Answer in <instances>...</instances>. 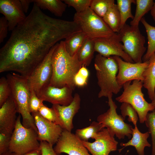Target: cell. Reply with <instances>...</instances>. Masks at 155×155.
<instances>
[{
    "instance_id": "obj_30",
    "label": "cell",
    "mask_w": 155,
    "mask_h": 155,
    "mask_svg": "<svg viewBox=\"0 0 155 155\" xmlns=\"http://www.w3.org/2000/svg\"><path fill=\"white\" fill-rule=\"evenodd\" d=\"M115 2L114 0H92L90 7L97 15L102 18Z\"/></svg>"
},
{
    "instance_id": "obj_11",
    "label": "cell",
    "mask_w": 155,
    "mask_h": 155,
    "mask_svg": "<svg viewBox=\"0 0 155 155\" xmlns=\"http://www.w3.org/2000/svg\"><path fill=\"white\" fill-rule=\"evenodd\" d=\"M94 40L95 52L98 54L106 57L117 56L125 61L134 63L124 51L117 33L108 37L95 39Z\"/></svg>"
},
{
    "instance_id": "obj_1",
    "label": "cell",
    "mask_w": 155,
    "mask_h": 155,
    "mask_svg": "<svg viewBox=\"0 0 155 155\" xmlns=\"http://www.w3.org/2000/svg\"><path fill=\"white\" fill-rule=\"evenodd\" d=\"M80 31L74 21L49 16L34 3L0 50V72L13 71L28 78L59 41Z\"/></svg>"
},
{
    "instance_id": "obj_31",
    "label": "cell",
    "mask_w": 155,
    "mask_h": 155,
    "mask_svg": "<svg viewBox=\"0 0 155 155\" xmlns=\"http://www.w3.org/2000/svg\"><path fill=\"white\" fill-rule=\"evenodd\" d=\"M120 109L121 115L124 120L125 117L128 116V121L131 122L134 126H137L138 120V114L134 108L130 104L127 102H123L121 104Z\"/></svg>"
},
{
    "instance_id": "obj_34",
    "label": "cell",
    "mask_w": 155,
    "mask_h": 155,
    "mask_svg": "<svg viewBox=\"0 0 155 155\" xmlns=\"http://www.w3.org/2000/svg\"><path fill=\"white\" fill-rule=\"evenodd\" d=\"M69 6L73 7L76 13H79L84 11L90 6L92 0H62Z\"/></svg>"
},
{
    "instance_id": "obj_13",
    "label": "cell",
    "mask_w": 155,
    "mask_h": 155,
    "mask_svg": "<svg viewBox=\"0 0 155 155\" xmlns=\"http://www.w3.org/2000/svg\"><path fill=\"white\" fill-rule=\"evenodd\" d=\"M53 149L58 154L65 153L68 155H91L75 134L64 129Z\"/></svg>"
},
{
    "instance_id": "obj_10",
    "label": "cell",
    "mask_w": 155,
    "mask_h": 155,
    "mask_svg": "<svg viewBox=\"0 0 155 155\" xmlns=\"http://www.w3.org/2000/svg\"><path fill=\"white\" fill-rule=\"evenodd\" d=\"M58 43L51 49L43 61L27 78L30 88L33 89L38 96L49 85L52 75V57Z\"/></svg>"
},
{
    "instance_id": "obj_37",
    "label": "cell",
    "mask_w": 155,
    "mask_h": 155,
    "mask_svg": "<svg viewBox=\"0 0 155 155\" xmlns=\"http://www.w3.org/2000/svg\"><path fill=\"white\" fill-rule=\"evenodd\" d=\"M11 134L0 130V154L9 150Z\"/></svg>"
},
{
    "instance_id": "obj_17",
    "label": "cell",
    "mask_w": 155,
    "mask_h": 155,
    "mask_svg": "<svg viewBox=\"0 0 155 155\" xmlns=\"http://www.w3.org/2000/svg\"><path fill=\"white\" fill-rule=\"evenodd\" d=\"M73 90L68 86L59 88L49 85L42 90L38 97L53 105L67 106L73 100L72 94Z\"/></svg>"
},
{
    "instance_id": "obj_9",
    "label": "cell",
    "mask_w": 155,
    "mask_h": 155,
    "mask_svg": "<svg viewBox=\"0 0 155 155\" xmlns=\"http://www.w3.org/2000/svg\"><path fill=\"white\" fill-rule=\"evenodd\" d=\"M112 96L110 95L108 97L109 108L97 117V121L106 128L111 135H115L119 139H123L125 136L130 139L132 137L133 128L125 123L121 115L117 113V106L113 101Z\"/></svg>"
},
{
    "instance_id": "obj_44",
    "label": "cell",
    "mask_w": 155,
    "mask_h": 155,
    "mask_svg": "<svg viewBox=\"0 0 155 155\" xmlns=\"http://www.w3.org/2000/svg\"><path fill=\"white\" fill-rule=\"evenodd\" d=\"M0 155H17L14 152H12L9 150L6 152L0 154Z\"/></svg>"
},
{
    "instance_id": "obj_35",
    "label": "cell",
    "mask_w": 155,
    "mask_h": 155,
    "mask_svg": "<svg viewBox=\"0 0 155 155\" xmlns=\"http://www.w3.org/2000/svg\"><path fill=\"white\" fill-rule=\"evenodd\" d=\"M39 114L45 119L60 125L59 120L52 107L49 108L43 104L38 111Z\"/></svg>"
},
{
    "instance_id": "obj_23",
    "label": "cell",
    "mask_w": 155,
    "mask_h": 155,
    "mask_svg": "<svg viewBox=\"0 0 155 155\" xmlns=\"http://www.w3.org/2000/svg\"><path fill=\"white\" fill-rule=\"evenodd\" d=\"M41 9H47L58 17L62 16L65 11L67 5L62 0H32Z\"/></svg>"
},
{
    "instance_id": "obj_40",
    "label": "cell",
    "mask_w": 155,
    "mask_h": 155,
    "mask_svg": "<svg viewBox=\"0 0 155 155\" xmlns=\"http://www.w3.org/2000/svg\"><path fill=\"white\" fill-rule=\"evenodd\" d=\"M88 78V77L78 71L74 78V82L75 86L83 87L86 86L87 84Z\"/></svg>"
},
{
    "instance_id": "obj_38",
    "label": "cell",
    "mask_w": 155,
    "mask_h": 155,
    "mask_svg": "<svg viewBox=\"0 0 155 155\" xmlns=\"http://www.w3.org/2000/svg\"><path fill=\"white\" fill-rule=\"evenodd\" d=\"M53 146V145L46 142H40V148L41 155H62L56 153Z\"/></svg>"
},
{
    "instance_id": "obj_41",
    "label": "cell",
    "mask_w": 155,
    "mask_h": 155,
    "mask_svg": "<svg viewBox=\"0 0 155 155\" xmlns=\"http://www.w3.org/2000/svg\"><path fill=\"white\" fill-rule=\"evenodd\" d=\"M23 10L25 13H27L29 8L30 3L32 0H20Z\"/></svg>"
},
{
    "instance_id": "obj_15",
    "label": "cell",
    "mask_w": 155,
    "mask_h": 155,
    "mask_svg": "<svg viewBox=\"0 0 155 155\" xmlns=\"http://www.w3.org/2000/svg\"><path fill=\"white\" fill-rule=\"evenodd\" d=\"M105 128L99 132L93 142H82L91 155H109L117 150L118 142Z\"/></svg>"
},
{
    "instance_id": "obj_26",
    "label": "cell",
    "mask_w": 155,
    "mask_h": 155,
    "mask_svg": "<svg viewBox=\"0 0 155 155\" xmlns=\"http://www.w3.org/2000/svg\"><path fill=\"white\" fill-rule=\"evenodd\" d=\"M102 18L114 33H118L120 29L121 20L117 4L115 3L111 7Z\"/></svg>"
},
{
    "instance_id": "obj_3",
    "label": "cell",
    "mask_w": 155,
    "mask_h": 155,
    "mask_svg": "<svg viewBox=\"0 0 155 155\" xmlns=\"http://www.w3.org/2000/svg\"><path fill=\"white\" fill-rule=\"evenodd\" d=\"M6 78L11 88L10 96L15 104L17 113L22 118V124L26 128L33 129L37 132V129L29 108L30 88L27 78L14 72L8 74Z\"/></svg>"
},
{
    "instance_id": "obj_46",
    "label": "cell",
    "mask_w": 155,
    "mask_h": 155,
    "mask_svg": "<svg viewBox=\"0 0 155 155\" xmlns=\"http://www.w3.org/2000/svg\"><path fill=\"white\" fill-rule=\"evenodd\" d=\"M152 18H153V19L154 20V21H155V16L154 17H152Z\"/></svg>"
},
{
    "instance_id": "obj_6",
    "label": "cell",
    "mask_w": 155,
    "mask_h": 155,
    "mask_svg": "<svg viewBox=\"0 0 155 155\" xmlns=\"http://www.w3.org/2000/svg\"><path fill=\"white\" fill-rule=\"evenodd\" d=\"M73 19L82 31L92 39L108 37L115 33L90 7L81 13H75Z\"/></svg>"
},
{
    "instance_id": "obj_36",
    "label": "cell",
    "mask_w": 155,
    "mask_h": 155,
    "mask_svg": "<svg viewBox=\"0 0 155 155\" xmlns=\"http://www.w3.org/2000/svg\"><path fill=\"white\" fill-rule=\"evenodd\" d=\"M30 88V94L28 106L29 111L31 114L38 112L41 106L43 104L44 101L38 97L32 88Z\"/></svg>"
},
{
    "instance_id": "obj_21",
    "label": "cell",
    "mask_w": 155,
    "mask_h": 155,
    "mask_svg": "<svg viewBox=\"0 0 155 155\" xmlns=\"http://www.w3.org/2000/svg\"><path fill=\"white\" fill-rule=\"evenodd\" d=\"M148 61V65L143 75V86L147 90L151 100L155 94V53Z\"/></svg>"
},
{
    "instance_id": "obj_43",
    "label": "cell",
    "mask_w": 155,
    "mask_h": 155,
    "mask_svg": "<svg viewBox=\"0 0 155 155\" xmlns=\"http://www.w3.org/2000/svg\"><path fill=\"white\" fill-rule=\"evenodd\" d=\"M150 14L152 17L155 16V2L154 3L150 10Z\"/></svg>"
},
{
    "instance_id": "obj_19",
    "label": "cell",
    "mask_w": 155,
    "mask_h": 155,
    "mask_svg": "<svg viewBox=\"0 0 155 155\" xmlns=\"http://www.w3.org/2000/svg\"><path fill=\"white\" fill-rule=\"evenodd\" d=\"M17 113L15 104L10 96L0 107V130L12 133L17 120Z\"/></svg>"
},
{
    "instance_id": "obj_7",
    "label": "cell",
    "mask_w": 155,
    "mask_h": 155,
    "mask_svg": "<svg viewBox=\"0 0 155 155\" xmlns=\"http://www.w3.org/2000/svg\"><path fill=\"white\" fill-rule=\"evenodd\" d=\"M21 117L19 114L17 117L9 148V150L17 155H23L40 147L37 132L32 128L24 127L21 122Z\"/></svg>"
},
{
    "instance_id": "obj_12",
    "label": "cell",
    "mask_w": 155,
    "mask_h": 155,
    "mask_svg": "<svg viewBox=\"0 0 155 155\" xmlns=\"http://www.w3.org/2000/svg\"><path fill=\"white\" fill-rule=\"evenodd\" d=\"M113 57L118 65L117 79L120 86L123 87L126 82L134 80L143 82V75L148 65V61L141 63H131L123 60L119 56Z\"/></svg>"
},
{
    "instance_id": "obj_4",
    "label": "cell",
    "mask_w": 155,
    "mask_h": 155,
    "mask_svg": "<svg viewBox=\"0 0 155 155\" xmlns=\"http://www.w3.org/2000/svg\"><path fill=\"white\" fill-rule=\"evenodd\" d=\"M94 66L100 88L98 98L108 97L113 94H118L122 87L117 81L118 67L113 56L106 57L97 54L95 58Z\"/></svg>"
},
{
    "instance_id": "obj_14",
    "label": "cell",
    "mask_w": 155,
    "mask_h": 155,
    "mask_svg": "<svg viewBox=\"0 0 155 155\" xmlns=\"http://www.w3.org/2000/svg\"><path fill=\"white\" fill-rule=\"evenodd\" d=\"M37 130L39 141H46L53 146L57 142L63 130L59 125L43 118L38 112L31 113Z\"/></svg>"
},
{
    "instance_id": "obj_29",
    "label": "cell",
    "mask_w": 155,
    "mask_h": 155,
    "mask_svg": "<svg viewBox=\"0 0 155 155\" xmlns=\"http://www.w3.org/2000/svg\"><path fill=\"white\" fill-rule=\"evenodd\" d=\"M133 3H135L136 0H117V5L121 17L120 29L126 24L128 18H131L132 20L134 16L131 11V5Z\"/></svg>"
},
{
    "instance_id": "obj_32",
    "label": "cell",
    "mask_w": 155,
    "mask_h": 155,
    "mask_svg": "<svg viewBox=\"0 0 155 155\" xmlns=\"http://www.w3.org/2000/svg\"><path fill=\"white\" fill-rule=\"evenodd\" d=\"M145 122L151 137L152 155H155V109L148 113Z\"/></svg>"
},
{
    "instance_id": "obj_22",
    "label": "cell",
    "mask_w": 155,
    "mask_h": 155,
    "mask_svg": "<svg viewBox=\"0 0 155 155\" xmlns=\"http://www.w3.org/2000/svg\"><path fill=\"white\" fill-rule=\"evenodd\" d=\"M95 52L94 39L87 37L77 53L78 60L82 66L90 65Z\"/></svg>"
},
{
    "instance_id": "obj_45",
    "label": "cell",
    "mask_w": 155,
    "mask_h": 155,
    "mask_svg": "<svg viewBox=\"0 0 155 155\" xmlns=\"http://www.w3.org/2000/svg\"><path fill=\"white\" fill-rule=\"evenodd\" d=\"M151 101V104L153 106L155 107V94Z\"/></svg>"
},
{
    "instance_id": "obj_28",
    "label": "cell",
    "mask_w": 155,
    "mask_h": 155,
    "mask_svg": "<svg viewBox=\"0 0 155 155\" xmlns=\"http://www.w3.org/2000/svg\"><path fill=\"white\" fill-rule=\"evenodd\" d=\"M153 0H136L135 13L133 19L130 22V26H139V22L143 16L151 10L154 3Z\"/></svg>"
},
{
    "instance_id": "obj_39",
    "label": "cell",
    "mask_w": 155,
    "mask_h": 155,
    "mask_svg": "<svg viewBox=\"0 0 155 155\" xmlns=\"http://www.w3.org/2000/svg\"><path fill=\"white\" fill-rule=\"evenodd\" d=\"M8 29V22L4 17L0 18V43H2L6 37Z\"/></svg>"
},
{
    "instance_id": "obj_5",
    "label": "cell",
    "mask_w": 155,
    "mask_h": 155,
    "mask_svg": "<svg viewBox=\"0 0 155 155\" xmlns=\"http://www.w3.org/2000/svg\"><path fill=\"white\" fill-rule=\"evenodd\" d=\"M131 82L129 81L123 84L122 93L115 99L119 102L131 104L136 111L140 122L142 123L145 122L149 112L154 110L155 107L147 102L144 97L142 92L143 82L134 80Z\"/></svg>"
},
{
    "instance_id": "obj_8",
    "label": "cell",
    "mask_w": 155,
    "mask_h": 155,
    "mask_svg": "<svg viewBox=\"0 0 155 155\" xmlns=\"http://www.w3.org/2000/svg\"><path fill=\"white\" fill-rule=\"evenodd\" d=\"M117 34L126 53L134 63L142 62V58L146 50L144 46L145 39L141 33L139 26H129L126 24Z\"/></svg>"
},
{
    "instance_id": "obj_42",
    "label": "cell",
    "mask_w": 155,
    "mask_h": 155,
    "mask_svg": "<svg viewBox=\"0 0 155 155\" xmlns=\"http://www.w3.org/2000/svg\"><path fill=\"white\" fill-rule=\"evenodd\" d=\"M22 155H41V152L40 147L38 149L27 152Z\"/></svg>"
},
{
    "instance_id": "obj_47",
    "label": "cell",
    "mask_w": 155,
    "mask_h": 155,
    "mask_svg": "<svg viewBox=\"0 0 155 155\" xmlns=\"http://www.w3.org/2000/svg\"><path fill=\"white\" fill-rule=\"evenodd\" d=\"M121 155V154H119V155Z\"/></svg>"
},
{
    "instance_id": "obj_20",
    "label": "cell",
    "mask_w": 155,
    "mask_h": 155,
    "mask_svg": "<svg viewBox=\"0 0 155 155\" xmlns=\"http://www.w3.org/2000/svg\"><path fill=\"white\" fill-rule=\"evenodd\" d=\"M150 134L148 131L142 133L138 129L137 126L132 129L131 139L126 143H121L120 145L123 147L122 149L129 146H132L135 149L138 155H145L144 149L146 147H150L151 145L148 141Z\"/></svg>"
},
{
    "instance_id": "obj_25",
    "label": "cell",
    "mask_w": 155,
    "mask_h": 155,
    "mask_svg": "<svg viewBox=\"0 0 155 155\" xmlns=\"http://www.w3.org/2000/svg\"><path fill=\"white\" fill-rule=\"evenodd\" d=\"M104 128L102 124L93 121L89 126L76 129L75 135L82 142H88L90 138L95 139L99 132Z\"/></svg>"
},
{
    "instance_id": "obj_33",
    "label": "cell",
    "mask_w": 155,
    "mask_h": 155,
    "mask_svg": "<svg viewBox=\"0 0 155 155\" xmlns=\"http://www.w3.org/2000/svg\"><path fill=\"white\" fill-rule=\"evenodd\" d=\"M11 90L7 78L2 77L0 79V107L10 96Z\"/></svg>"
},
{
    "instance_id": "obj_18",
    "label": "cell",
    "mask_w": 155,
    "mask_h": 155,
    "mask_svg": "<svg viewBox=\"0 0 155 155\" xmlns=\"http://www.w3.org/2000/svg\"><path fill=\"white\" fill-rule=\"evenodd\" d=\"M0 13L7 20L9 31L13 30L26 17L19 0H0Z\"/></svg>"
},
{
    "instance_id": "obj_24",
    "label": "cell",
    "mask_w": 155,
    "mask_h": 155,
    "mask_svg": "<svg viewBox=\"0 0 155 155\" xmlns=\"http://www.w3.org/2000/svg\"><path fill=\"white\" fill-rule=\"evenodd\" d=\"M87 37L86 34L81 31L65 39L64 41L67 53L71 56L76 55Z\"/></svg>"
},
{
    "instance_id": "obj_16",
    "label": "cell",
    "mask_w": 155,
    "mask_h": 155,
    "mask_svg": "<svg viewBox=\"0 0 155 155\" xmlns=\"http://www.w3.org/2000/svg\"><path fill=\"white\" fill-rule=\"evenodd\" d=\"M81 98L75 93L72 102L67 106L53 104L52 107L55 111L60 122V126L64 130L71 132L73 128V119L80 107Z\"/></svg>"
},
{
    "instance_id": "obj_2",
    "label": "cell",
    "mask_w": 155,
    "mask_h": 155,
    "mask_svg": "<svg viewBox=\"0 0 155 155\" xmlns=\"http://www.w3.org/2000/svg\"><path fill=\"white\" fill-rule=\"evenodd\" d=\"M52 75L49 85L61 88L66 86L74 90V77L82 66L77 54L71 56L67 52L64 41L58 43L52 57Z\"/></svg>"
},
{
    "instance_id": "obj_27",
    "label": "cell",
    "mask_w": 155,
    "mask_h": 155,
    "mask_svg": "<svg viewBox=\"0 0 155 155\" xmlns=\"http://www.w3.org/2000/svg\"><path fill=\"white\" fill-rule=\"evenodd\" d=\"M146 30L148 39L147 49L142 58V61H146L155 53V27L148 24L145 18L140 21Z\"/></svg>"
}]
</instances>
